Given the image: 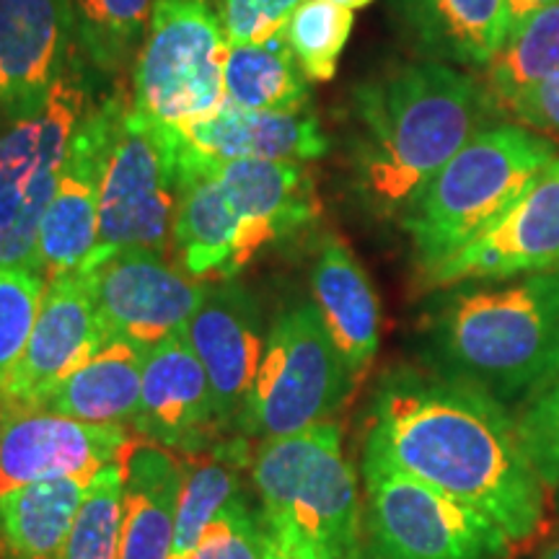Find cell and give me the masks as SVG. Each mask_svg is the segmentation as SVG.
I'll return each mask as SVG.
<instances>
[{"mask_svg": "<svg viewBox=\"0 0 559 559\" xmlns=\"http://www.w3.org/2000/svg\"><path fill=\"white\" fill-rule=\"evenodd\" d=\"M539 559H559V542L551 544V547L544 551V555Z\"/></svg>", "mask_w": 559, "mask_h": 559, "instance_id": "cell-42", "label": "cell"}, {"mask_svg": "<svg viewBox=\"0 0 559 559\" xmlns=\"http://www.w3.org/2000/svg\"><path fill=\"white\" fill-rule=\"evenodd\" d=\"M132 451L124 425H94L50 409L0 415V495L24 485L94 477Z\"/></svg>", "mask_w": 559, "mask_h": 559, "instance_id": "cell-13", "label": "cell"}, {"mask_svg": "<svg viewBox=\"0 0 559 559\" xmlns=\"http://www.w3.org/2000/svg\"><path fill=\"white\" fill-rule=\"evenodd\" d=\"M145 349L128 340L107 342L62 379L37 409L94 425H132L140 409Z\"/></svg>", "mask_w": 559, "mask_h": 559, "instance_id": "cell-24", "label": "cell"}, {"mask_svg": "<svg viewBox=\"0 0 559 559\" xmlns=\"http://www.w3.org/2000/svg\"><path fill=\"white\" fill-rule=\"evenodd\" d=\"M559 0H506L508 5V34L521 26L528 16H534L536 11L547 9V5H555Z\"/></svg>", "mask_w": 559, "mask_h": 559, "instance_id": "cell-40", "label": "cell"}, {"mask_svg": "<svg viewBox=\"0 0 559 559\" xmlns=\"http://www.w3.org/2000/svg\"><path fill=\"white\" fill-rule=\"evenodd\" d=\"M60 169L34 179L21 190L0 194V270L39 272V230L47 205L58 190Z\"/></svg>", "mask_w": 559, "mask_h": 559, "instance_id": "cell-33", "label": "cell"}, {"mask_svg": "<svg viewBox=\"0 0 559 559\" xmlns=\"http://www.w3.org/2000/svg\"><path fill=\"white\" fill-rule=\"evenodd\" d=\"M515 428L544 495L559 510V383L519 412Z\"/></svg>", "mask_w": 559, "mask_h": 559, "instance_id": "cell-35", "label": "cell"}, {"mask_svg": "<svg viewBox=\"0 0 559 559\" xmlns=\"http://www.w3.org/2000/svg\"><path fill=\"white\" fill-rule=\"evenodd\" d=\"M239 215L207 166L179 164V205L171 243L177 264L192 280L230 277L239 249Z\"/></svg>", "mask_w": 559, "mask_h": 559, "instance_id": "cell-23", "label": "cell"}, {"mask_svg": "<svg viewBox=\"0 0 559 559\" xmlns=\"http://www.w3.org/2000/svg\"><path fill=\"white\" fill-rule=\"evenodd\" d=\"M355 16L334 0H306L285 26V41L311 83H326L337 73Z\"/></svg>", "mask_w": 559, "mask_h": 559, "instance_id": "cell-32", "label": "cell"}, {"mask_svg": "<svg viewBox=\"0 0 559 559\" xmlns=\"http://www.w3.org/2000/svg\"><path fill=\"white\" fill-rule=\"evenodd\" d=\"M498 109L487 83L443 62H404L362 81L353 91L355 190L373 213L402 218Z\"/></svg>", "mask_w": 559, "mask_h": 559, "instance_id": "cell-2", "label": "cell"}, {"mask_svg": "<svg viewBox=\"0 0 559 559\" xmlns=\"http://www.w3.org/2000/svg\"><path fill=\"white\" fill-rule=\"evenodd\" d=\"M353 381L313 300L290 306L272 321L239 432L267 440L324 423Z\"/></svg>", "mask_w": 559, "mask_h": 559, "instance_id": "cell-7", "label": "cell"}, {"mask_svg": "<svg viewBox=\"0 0 559 559\" xmlns=\"http://www.w3.org/2000/svg\"><path fill=\"white\" fill-rule=\"evenodd\" d=\"M128 102L122 88L96 102L70 143L39 230V272L47 280L79 272L96 247L104 171Z\"/></svg>", "mask_w": 559, "mask_h": 559, "instance_id": "cell-11", "label": "cell"}, {"mask_svg": "<svg viewBox=\"0 0 559 559\" xmlns=\"http://www.w3.org/2000/svg\"><path fill=\"white\" fill-rule=\"evenodd\" d=\"M264 559H319V555L311 547H306L304 542L293 539V536L272 534V531H267Z\"/></svg>", "mask_w": 559, "mask_h": 559, "instance_id": "cell-39", "label": "cell"}, {"mask_svg": "<svg viewBox=\"0 0 559 559\" xmlns=\"http://www.w3.org/2000/svg\"><path fill=\"white\" fill-rule=\"evenodd\" d=\"M557 156L555 140L523 124L477 132L400 218L419 272L428 275L506 218Z\"/></svg>", "mask_w": 559, "mask_h": 559, "instance_id": "cell-4", "label": "cell"}, {"mask_svg": "<svg viewBox=\"0 0 559 559\" xmlns=\"http://www.w3.org/2000/svg\"><path fill=\"white\" fill-rule=\"evenodd\" d=\"M91 477L24 485L0 495L3 559H62Z\"/></svg>", "mask_w": 559, "mask_h": 559, "instance_id": "cell-26", "label": "cell"}, {"mask_svg": "<svg viewBox=\"0 0 559 559\" xmlns=\"http://www.w3.org/2000/svg\"><path fill=\"white\" fill-rule=\"evenodd\" d=\"M47 277L37 270H0V376L21 358L37 324Z\"/></svg>", "mask_w": 559, "mask_h": 559, "instance_id": "cell-34", "label": "cell"}, {"mask_svg": "<svg viewBox=\"0 0 559 559\" xmlns=\"http://www.w3.org/2000/svg\"><path fill=\"white\" fill-rule=\"evenodd\" d=\"M70 5L75 47L94 73L117 75L135 62L156 0H70Z\"/></svg>", "mask_w": 559, "mask_h": 559, "instance_id": "cell-29", "label": "cell"}, {"mask_svg": "<svg viewBox=\"0 0 559 559\" xmlns=\"http://www.w3.org/2000/svg\"><path fill=\"white\" fill-rule=\"evenodd\" d=\"M306 0H218L228 47L267 45L285 34V26Z\"/></svg>", "mask_w": 559, "mask_h": 559, "instance_id": "cell-37", "label": "cell"}, {"mask_svg": "<svg viewBox=\"0 0 559 559\" xmlns=\"http://www.w3.org/2000/svg\"><path fill=\"white\" fill-rule=\"evenodd\" d=\"M500 107L510 111L523 128L542 132L551 140L559 138V75L519 91Z\"/></svg>", "mask_w": 559, "mask_h": 559, "instance_id": "cell-38", "label": "cell"}, {"mask_svg": "<svg viewBox=\"0 0 559 559\" xmlns=\"http://www.w3.org/2000/svg\"><path fill=\"white\" fill-rule=\"evenodd\" d=\"M309 79L300 70L285 34L267 45L228 47L223 68V104L249 111L309 109Z\"/></svg>", "mask_w": 559, "mask_h": 559, "instance_id": "cell-27", "label": "cell"}, {"mask_svg": "<svg viewBox=\"0 0 559 559\" xmlns=\"http://www.w3.org/2000/svg\"><path fill=\"white\" fill-rule=\"evenodd\" d=\"M107 345L81 272L50 277L21 358L0 376V415L39 407L50 391Z\"/></svg>", "mask_w": 559, "mask_h": 559, "instance_id": "cell-12", "label": "cell"}, {"mask_svg": "<svg viewBox=\"0 0 559 559\" xmlns=\"http://www.w3.org/2000/svg\"><path fill=\"white\" fill-rule=\"evenodd\" d=\"M94 75V68L75 50L45 107L0 130V194L60 169L75 132L96 107Z\"/></svg>", "mask_w": 559, "mask_h": 559, "instance_id": "cell-20", "label": "cell"}, {"mask_svg": "<svg viewBox=\"0 0 559 559\" xmlns=\"http://www.w3.org/2000/svg\"><path fill=\"white\" fill-rule=\"evenodd\" d=\"M81 275L94 298L104 340L143 347L185 332L210 288L174 267L166 254L148 249L122 251Z\"/></svg>", "mask_w": 559, "mask_h": 559, "instance_id": "cell-10", "label": "cell"}, {"mask_svg": "<svg viewBox=\"0 0 559 559\" xmlns=\"http://www.w3.org/2000/svg\"><path fill=\"white\" fill-rule=\"evenodd\" d=\"M267 528L249 500L236 498L207 523L200 542L185 559H264Z\"/></svg>", "mask_w": 559, "mask_h": 559, "instance_id": "cell-36", "label": "cell"}, {"mask_svg": "<svg viewBox=\"0 0 559 559\" xmlns=\"http://www.w3.org/2000/svg\"><path fill=\"white\" fill-rule=\"evenodd\" d=\"M311 293L349 373L360 379L379 353L381 309L366 270L337 236L324 239L311 264Z\"/></svg>", "mask_w": 559, "mask_h": 559, "instance_id": "cell-22", "label": "cell"}, {"mask_svg": "<svg viewBox=\"0 0 559 559\" xmlns=\"http://www.w3.org/2000/svg\"><path fill=\"white\" fill-rule=\"evenodd\" d=\"M218 177L230 205L239 215V249L230 277L270 243L304 230L317 218L319 202L313 181L304 164L290 160H230V164H200Z\"/></svg>", "mask_w": 559, "mask_h": 559, "instance_id": "cell-19", "label": "cell"}, {"mask_svg": "<svg viewBox=\"0 0 559 559\" xmlns=\"http://www.w3.org/2000/svg\"><path fill=\"white\" fill-rule=\"evenodd\" d=\"M75 50L70 0H0V130L45 107Z\"/></svg>", "mask_w": 559, "mask_h": 559, "instance_id": "cell-15", "label": "cell"}, {"mask_svg": "<svg viewBox=\"0 0 559 559\" xmlns=\"http://www.w3.org/2000/svg\"><path fill=\"white\" fill-rule=\"evenodd\" d=\"M228 41L213 0H156L130 75V107L153 122L200 120L223 104Z\"/></svg>", "mask_w": 559, "mask_h": 559, "instance_id": "cell-8", "label": "cell"}, {"mask_svg": "<svg viewBox=\"0 0 559 559\" xmlns=\"http://www.w3.org/2000/svg\"><path fill=\"white\" fill-rule=\"evenodd\" d=\"M120 559H171L181 464L158 445L130 451Z\"/></svg>", "mask_w": 559, "mask_h": 559, "instance_id": "cell-25", "label": "cell"}, {"mask_svg": "<svg viewBox=\"0 0 559 559\" xmlns=\"http://www.w3.org/2000/svg\"><path fill=\"white\" fill-rule=\"evenodd\" d=\"M396 26L423 60L487 70L508 39L506 0H391Z\"/></svg>", "mask_w": 559, "mask_h": 559, "instance_id": "cell-21", "label": "cell"}, {"mask_svg": "<svg viewBox=\"0 0 559 559\" xmlns=\"http://www.w3.org/2000/svg\"><path fill=\"white\" fill-rule=\"evenodd\" d=\"M185 337L207 373L221 432L239 430L267 345L260 300L241 285H210Z\"/></svg>", "mask_w": 559, "mask_h": 559, "instance_id": "cell-16", "label": "cell"}, {"mask_svg": "<svg viewBox=\"0 0 559 559\" xmlns=\"http://www.w3.org/2000/svg\"><path fill=\"white\" fill-rule=\"evenodd\" d=\"M264 528L304 542L319 559H360L358 477L342 453L337 423L262 440L251 461Z\"/></svg>", "mask_w": 559, "mask_h": 559, "instance_id": "cell-5", "label": "cell"}, {"mask_svg": "<svg viewBox=\"0 0 559 559\" xmlns=\"http://www.w3.org/2000/svg\"><path fill=\"white\" fill-rule=\"evenodd\" d=\"M559 270V156L487 234L425 275L428 288Z\"/></svg>", "mask_w": 559, "mask_h": 559, "instance_id": "cell-14", "label": "cell"}, {"mask_svg": "<svg viewBox=\"0 0 559 559\" xmlns=\"http://www.w3.org/2000/svg\"><path fill=\"white\" fill-rule=\"evenodd\" d=\"M243 461V443L215 445L210 456H190L181 461V487L174 515L171 559H185L200 542L207 523L228 502L241 498L239 466Z\"/></svg>", "mask_w": 559, "mask_h": 559, "instance_id": "cell-28", "label": "cell"}, {"mask_svg": "<svg viewBox=\"0 0 559 559\" xmlns=\"http://www.w3.org/2000/svg\"><path fill=\"white\" fill-rule=\"evenodd\" d=\"M124 461L104 466L91 477L62 559H120L128 474Z\"/></svg>", "mask_w": 559, "mask_h": 559, "instance_id": "cell-31", "label": "cell"}, {"mask_svg": "<svg viewBox=\"0 0 559 559\" xmlns=\"http://www.w3.org/2000/svg\"><path fill=\"white\" fill-rule=\"evenodd\" d=\"M334 3H340V5H345V9L355 11V9H366V5L373 3V0H334Z\"/></svg>", "mask_w": 559, "mask_h": 559, "instance_id": "cell-41", "label": "cell"}, {"mask_svg": "<svg viewBox=\"0 0 559 559\" xmlns=\"http://www.w3.org/2000/svg\"><path fill=\"white\" fill-rule=\"evenodd\" d=\"M423 332L430 368L521 412L559 383V270L451 285Z\"/></svg>", "mask_w": 559, "mask_h": 559, "instance_id": "cell-3", "label": "cell"}, {"mask_svg": "<svg viewBox=\"0 0 559 559\" xmlns=\"http://www.w3.org/2000/svg\"><path fill=\"white\" fill-rule=\"evenodd\" d=\"M485 73L498 107L519 91L559 75V3L515 26Z\"/></svg>", "mask_w": 559, "mask_h": 559, "instance_id": "cell-30", "label": "cell"}, {"mask_svg": "<svg viewBox=\"0 0 559 559\" xmlns=\"http://www.w3.org/2000/svg\"><path fill=\"white\" fill-rule=\"evenodd\" d=\"M362 453L477 510L515 549L534 542L547 519V495L523 453L513 412L436 368L386 370Z\"/></svg>", "mask_w": 559, "mask_h": 559, "instance_id": "cell-1", "label": "cell"}, {"mask_svg": "<svg viewBox=\"0 0 559 559\" xmlns=\"http://www.w3.org/2000/svg\"><path fill=\"white\" fill-rule=\"evenodd\" d=\"M360 559H508L515 547L477 510L362 453Z\"/></svg>", "mask_w": 559, "mask_h": 559, "instance_id": "cell-6", "label": "cell"}, {"mask_svg": "<svg viewBox=\"0 0 559 559\" xmlns=\"http://www.w3.org/2000/svg\"><path fill=\"white\" fill-rule=\"evenodd\" d=\"M179 164L230 160H306L326 156L330 138L311 109L249 111L221 104L200 120L171 128Z\"/></svg>", "mask_w": 559, "mask_h": 559, "instance_id": "cell-18", "label": "cell"}, {"mask_svg": "<svg viewBox=\"0 0 559 559\" xmlns=\"http://www.w3.org/2000/svg\"><path fill=\"white\" fill-rule=\"evenodd\" d=\"M179 205V153L169 124L124 107L102 187L99 239L79 272L130 249L166 254Z\"/></svg>", "mask_w": 559, "mask_h": 559, "instance_id": "cell-9", "label": "cell"}, {"mask_svg": "<svg viewBox=\"0 0 559 559\" xmlns=\"http://www.w3.org/2000/svg\"><path fill=\"white\" fill-rule=\"evenodd\" d=\"M132 428L153 445L187 456L210 449L221 436L213 389L185 332L145 349L140 409Z\"/></svg>", "mask_w": 559, "mask_h": 559, "instance_id": "cell-17", "label": "cell"}]
</instances>
